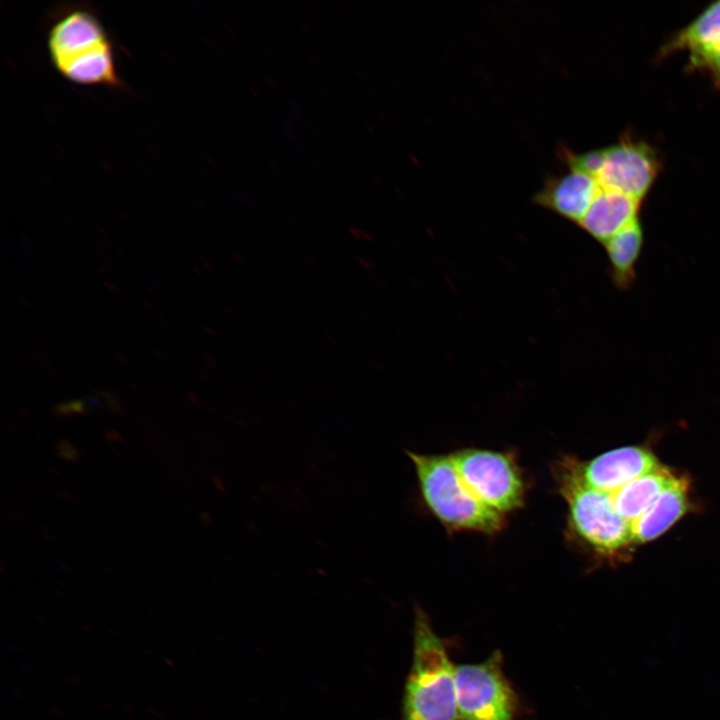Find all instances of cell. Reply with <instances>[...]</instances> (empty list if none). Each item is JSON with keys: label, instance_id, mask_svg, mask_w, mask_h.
<instances>
[{"label": "cell", "instance_id": "7", "mask_svg": "<svg viewBox=\"0 0 720 720\" xmlns=\"http://www.w3.org/2000/svg\"><path fill=\"white\" fill-rule=\"evenodd\" d=\"M557 460L583 483L603 492L617 490L660 465L649 449L640 446L612 449L589 460L571 455Z\"/></svg>", "mask_w": 720, "mask_h": 720}, {"label": "cell", "instance_id": "2", "mask_svg": "<svg viewBox=\"0 0 720 720\" xmlns=\"http://www.w3.org/2000/svg\"><path fill=\"white\" fill-rule=\"evenodd\" d=\"M47 49L56 71L72 83L109 88L122 85L113 40L88 6L56 10L48 27Z\"/></svg>", "mask_w": 720, "mask_h": 720}, {"label": "cell", "instance_id": "5", "mask_svg": "<svg viewBox=\"0 0 720 720\" xmlns=\"http://www.w3.org/2000/svg\"><path fill=\"white\" fill-rule=\"evenodd\" d=\"M503 654L494 650L484 661L456 666L459 720H516L520 698L503 669Z\"/></svg>", "mask_w": 720, "mask_h": 720}, {"label": "cell", "instance_id": "3", "mask_svg": "<svg viewBox=\"0 0 720 720\" xmlns=\"http://www.w3.org/2000/svg\"><path fill=\"white\" fill-rule=\"evenodd\" d=\"M401 720H459L456 666L445 641L418 606L414 609L412 663L404 685Z\"/></svg>", "mask_w": 720, "mask_h": 720}, {"label": "cell", "instance_id": "4", "mask_svg": "<svg viewBox=\"0 0 720 720\" xmlns=\"http://www.w3.org/2000/svg\"><path fill=\"white\" fill-rule=\"evenodd\" d=\"M556 489L567 507L568 536L596 555L613 558L633 543L631 525L608 496L578 479L558 460L552 465Z\"/></svg>", "mask_w": 720, "mask_h": 720}, {"label": "cell", "instance_id": "6", "mask_svg": "<svg viewBox=\"0 0 720 720\" xmlns=\"http://www.w3.org/2000/svg\"><path fill=\"white\" fill-rule=\"evenodd\" d=\"M603 150V164L596 176L600 187L642 201L662 167L656 149L643 139L624 133Z\"/></svg>", "mask_w": 720, "mask_h": 720}, {"label": "cell", "instance_id": "14", "mask_svg": "<svg viewBox=\"0 0 720 720\" xmlns=\"http://www.w3.org/2000/svg\"><path fill=\"white\" fill-rule=\"evenodd\" d=\"M687 70L707 74L716 88H720V43L699 54L689 56Z\"/></svg>", "mask_w": 720, "mask_h": 720}, {"label": "cell", "instance_id": "1", "mask_svg": "<svg viewBox=\"0 0 720 720\" xmlns=\"http://www.w3.org/2000/svg\"><path fill=\"white\" fill-rule=\"evenodd\" d=\"M406 454L424 505L448 530L494 534L524 504L526 482L512 453L462 448Z\"/></svg>", "mask_w": 720, "mask_h": 720}, {"label": "cell", "instance_id": "10", "mask_svg": "<svg viewBox=\"0 0 720 720\" xmlns=\"http://www.w3.org/2000/svg\"><path fill=\"white\" fill-rule=\"evenodd\" d=\"M688 481L676 476L648 509L631 523L633 543L649 542L666 532L688 510Z\"/></svg>", "mask_w": 720, "mask_h": 720}, {"label": "cell", "instance_id": "15", "mask_svg": "<svg viewBox=\"0 0 720 720\" xmlns=\"http://www.w3.org/2000/svg\"><path fill=\"white\" fill-rule=\"evenodd\" d=\"M57 447L59 454L66 460L75 461L79 457L77 449L65 440L60 441Z\"/></svg>", "mask_w": 720, "mask_h": 720}, {"label": "cell", "instance_id": "8", "mask_svg": "<svg viewBox=\"0 0 720 720\" xmlns=\"http://www.w3.org/2000/svg\"><path fill=\"white\" fill-rule=\"evenodd\" d=\"M600 189L595 177L570 169L568 173L548 178L533 200L536 204L578 224Z\"/></svg>", "mask_w": 720, "mask_h": 720}, {"label": "cell", "instance_id": "12", "mask_svg": "<svg viewBox=\"0 0 720 720\" xmlns=\"http://www.w3.org/2000/svg\"><path fill=\"white\" fill-rule=\"evenodd\" d=\"M720 43V1L709 4L690 23L675 32L660 47L658 57L681 51L689 56L705 52Z\"/></svg>", "mask_w": 720, "mask_h": 720}, {"label": "cell", "instance_id": "11", "mask_svg": "<svg viewBox=\"0 0 720 720\" xmlns=\"http://www.w3.org/2000/svg\"><path fill=\"white\" fill-rule=\"evenodd\" d=\"M675 477L676 475L669 468L659 465L619 489L604 493L608 496L616 513L631 525Z\"/></svg>", "mask_w": 720, "mask_h": 720}, {"label": "cell", "instance_id": "13", "mask_svg": "<svg viewBox=\"0 0 720 720\" xmlns=\"http://www.w3.org/2000/svg\"><path fill=\"white\" fill-rule=\"evenodd\" d=\"M643 239L638 218L604 243L612 278L620 288L630 286L634 279Z\"/></svg>", "mask_w": 720, "mask_h": 720}, {"label": "cell", "instance_id": "9", "mask_svg": "<svg viewBox=\"0 0 720 720\" xmlns=\"http://www.w3.org/2000/svg\"><path fill=\"white\" fill-rule=\"evenodd\" d=\"M641 202L623 193L601 188L578 225L604 244L639 218Z\"/></svg>", "mask_w": 720, "mask_h": 720}]
</instances>
